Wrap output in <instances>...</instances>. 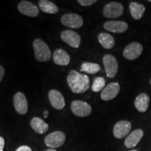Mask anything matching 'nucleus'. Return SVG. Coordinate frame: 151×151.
<instances>
[{
	"label": "nucleus",
	"mask_w": 151,
	"mask_h": 151,
	"mask_svg": "<svg viewBox=\"0 0 151 151\" xmlns=\"http://www.w3.org/2000/svg\"><path fill=\"white\" fill-rule=\"evenodd\" d=\"M97 0H78L77 2L83 6H89L97 2Z\"/></svg>",
	"instance_id": "393cba45"
},
{
	"label": "nucleus",
	"mask_w": 151,
	"mask_h": 151,
	"mask_svg": "<svg viewBox=\"0 0 151 151\" xmlns=\"http://www.w3.org/2000/svg\"><path fill=\"white\" fill-rule=\"evenodd\" d=\"M46 151H57L55 149H53V148H49V149H47Z\"/></svg>",
	"instance_id": "c85d7f7f"
},
{
	"label": "nucleus",
	"mask_w": 151,
	"mask_h": 151,
	"mask_svg": "<svg viewBox=\"0 0 151 151\" xmlns=\"http://www.w3.org/2000/svg\"><path fill=\"white\" fill-rule=\"evenodd\" d=\"M5 73V70L4 68L2 66L0 65V83L2 81V79L4 78V76Z\"/></svg>",
	"instance_id": "bb28decb"
},
{
	"label": "nucleus",
	"mask_w": 151,
	"mask_h": 151,
	"mask_svg": "<svg viewBox=\"0 0 151 151\" xmlns=\"http://www.w3.org/2000/svg\"><path fill=\"white\" fill-rule=\"evenodd\" d=\"M129 151H138L137 150H135V149H133V150H129Z\"/></svg>",
	"instance_id": "7c9ffc66"
},
{
	"label": "nucleus",
	"mask_w": 151,
	"mask_h": 151,
	"mask_svg": "<svg viewBox=\"0 0 151 151\" xmlns=\"http://www.w3.org/2000/svg\"><path fill=\"white\" fill-rule=\"evenodd\" d=\"M61 39L64 42L67 43L69 46L73 48H77L80 46L81 38L78 33L71 29L64 30L60 35Z\"/></svg>",
	"instance_id": "6e6552de"
},
{
	"label": "nucleus",
	"mask_w": 151,
	"mask_h": 151,
	"mask_svg": "<svg viewBox=\"0 0 151 151\" xmlns=\"http://www.w3.org/2000/svg\"><path fill=\"white\" fill-rule=\"evenodd\" d=\"M5 146V141L3 137H0V151H4Z\"/></svg>",
	"instance_id": "cd10ccee"
},
{
	"label": "nucleus",
	"mask_w": 151,
	"mask_h": 151,
	"mask_svg": "<svg viewBox=\"0 0 151 151\" xmlns=\"http://www.w3.org/2000/svg\"><path fill=\"white\" fill-rule=\"evenodd\" d=\"M65 141V134L62 131H55L46 136L44 139V143L47 147L55 149L62 146Z\"/></svg>",
	"instance_id": "7ed1b4c3"
},
{
	"label": "nucleus",
	"mask_w": 151,
	"mask_h": 151,
	"mask_svg": "<svg viewBox=\"0 0 151 151\" xmlns=\"http://www.w3.org/2000/svg\"><path fill=\"white\" fill-rule=\"evenodd\" d=\"M143 135H144V132L142 129H137L134 130L126 137L124 142V146L127 148H134L140 142Z\"/></svg>",
	"instance_id": "2eb2a0df"
},
{
	"label": "nucleus",
	"mask_w": 151,
	"mask_h": 151,
	"mask_svg": "<svg viewBox=\"0 0 151 151\" xmlns=\"http://www.w3.org/2000/svg\"><path fill=\"white\" fill-rule=\"evenodd\" d=\"M100 70H101V67L97 63L83 62L81 65V71L89 73V74H95V73L99 72Z\"/></svg>",
	"instance_id": "5701e85b"
},
{
	"label": "nucleus",
	"mask_w": 151,
	"mask_h": 151,
	"mask_svg": "<svg viewBox=\"0 0 151 151\" xmlns=\"http://www.w3.org/2000/svg\"><path fill=\"white\" fill-rule=\"evenodd\" d=\"M143 46L138 42H132L128 44L123 50L124 58L128 60H134L141 55L143 52Z\"/></svg>",
	"instance_id": "1a4fd4ad"
},
{
	"label": "nucleus",
	"mask_w": 151,
	"mask_h": 151,
	"mask_svg": "<svg viewBox=\"0 0 151 151\" xmlns=\"http://www.w3.org/2000/svg\"><path fill=\"white\" fill-rule=\"evenodd\" d=\"M120 90V86L118 83H111L106 86L101 92V98L104 101H110L116 98Z\"/></svg>",
	"instance_id": "4468645a"
},
{
	"label": "nucleus",
	"mask_w": 151,
	"mask_h": 151,
	"mask_svg": "<svg viewBox=\"0 0 151 151\" xmlns=\"http://www.w3.org/2000/svg\"><path fill=\"white\" fill-rule=\"evenodd\" d=\"M61 22L66 27L78 29L83 24V18L76 14H66L61 17Z\"/></svg>",
	"instance_id": "0eeeda50"
},
{
	"label": "nucleus",
	"mask_w": 151,
	"mask_h": 151,
	"mask_svg": "<svg viewBox=\"0 0 151 151\" xmlns=\"http://www.w3.org/2000/svg\"><path fill=\"white\" fill-rule=\"evenodd\" d=\"M98 41L105 49H111L115 45L114 38L106 32H101L98 35Z\"/></svg>",
	"instance_id": "4be33fe9"
},
{
	"label": "nucleus",
	"mask_w": 151,
	"mask_h": 151,
	"mask_svg": "<svg viewBox=\"0 0 151 151\" xmlns=\"http://www.w3.org/2000/svg\"><path fill=\"white\" fill-rule=\"evenodd\" d=\"M132 129L131 122L127 120H120L115 124L113 133L116 139H121L126 137Z\"/></svg>",
	"instance_id": "9d476101"
},
{
	"label": "nucleus",
	"mask_w": 151,
	"mask_h": 151,
	"mask_svg": "<svg viewBox=\"0 0 151 151\" xmlns=\"http://www.w3.org/2000/svg\"><path fill=\"white\" fill-rule=\"evenodd\" d=\"M104 28L113 33H123L128 29V24L124 21H107L104 24Z\"/></svg>",
	"instance_id": "dca6fc26"
},
{
	"label": "nucleus",
	"mask_w": 151,
	"mask_h": 151,
	"mask_svg": "<svg viewBox=\"0 0 151 151\" xmlns=\"http://www.w3.org/2000/svg\"><path fill=\"white\" fill-rule=\"evenodd\" d=\"M105 84L106 81L103 77H97V78L94 79L93 84H92V91H94V92L101 91V90H103L105 88Z\"/></svg>",
	"instance_id": "b1692460"
},
{
	"label": "nucleus",
	"mask_w": 151,
	"mask_h": 151,
	"mask_svg": "<svg viewBox=\"0 0 151 151\" xmlns=\"http://www.w3.org/2000/svg\"><path fill=\"white\" fill-rule=\"evenodd\" d=\"M124 7L120 3L113 1L106 4L103 9V15L107 18H117L121 16Z\"/></svg>",
	"instance_id": "423d86ee"
},
{
	"label": "nucleus",
	"mask_w": 151,
	"mask_h": 151,
	"mask_svg": "<svg viewBox=\"0 0 151 151\" xmlns=\"http://www.w3.org/2000/svg\"><path fill=\"white\" fill-rule=\"evenodd\" d=\"M14 106L16 112L20 115H25L28 111V102L26 96L22 92H18L14 94Z\"/></svg>",
	"instance_id": "9b49d317"
},
{
	"label": "nucleus",
	"mask_w": 151,
	"mask_h": 151,
	"mask_svg": "<svg viewBox=\"0 0 151 151\" xmlns=\"http://www.w3.org/2000/svg\"><path fill=\"white\" fill-rule=\"evenodd\" d=\"M146 8L142 4L132 2L129 4V11L132 18L134 20H140L143 16Z\"/></svg>",
	"instance_id": "aec40b11"
},
{
	"label": "nucleus",
	"mask_w": 151,
	"mask_h": 151,
	"mask_svg": "<svg viewBox=\"0 0 151 151\" xmlns=\"http://www.w3.org/2000/svg\"><path fill=\"white\" fill-rule=\"evenodd\" d=\"M71 111L76 116L84 118L90 116L92 113V107L89 104L81 100H74L71 104Z\"/></svg>",
	"instance_id": "20e7f679"
},
{
	"label": "nucleus",
	"mask_w": 151,
	"mask_h": 151,
	"mask_svg": "<svg viewBox=\"0 0 151 151\" xmlns=\"http://www.w3.org/2000/svg\"><path fill=\"white\" fill-rule=\"evenodd\" d=\"M16 151H32V148L29 146H24H24L18 147L16 150Z\"/></svg>",
	"instance_id": "a878e982"
},
{
	"label": "nucleus",
	"mask_w": 151,
	"mask_h": 151,
	"mask_svg": "<svg viewBox=\"0 0 151 151\" xmlns=\"http://www.w3.org/2000/svg\"><path fill=\"white\" fill-rule=\"evenodd\" d=\"M103 64L107 76L110 78H114L118 70V63L116 58L112 55H105L103 58Z\"/></svg>",
	"instance_id": "39448f33"
},
{
	"label": "nucleus",
	"mask_w": 151,
	"mask_h": 151,
	"mask_svg": "<svg viewBox=\"0 0 151 151\" xmlns=\"http://www.w3.org/2000/svg\"><path fill=\"white\" fill-rule=\"evenodd\" d=\"M39 7L43 12L49 14H55L59 11V8L55 4L48 0H40L39 1Z\"/></svg>",
	"instance_id": "412c9836"
},
{
	"label": "nucleus",
	"mask_w": 151,
	"mask_h": 151,
	"mask_svg": "<svg viewBox=\"0 0 151 151\" xmlns=\"http://www.w3.org/2000/svg\"><path fill=\"white\" fill-rule=\"evenodd\" d=\"M148 1H150V2H151V0H148Z\"/></svg>",
	"instance_id": "473e14b6"
},
{
	"label": "nucleus",
	"mask_w": 151,
	"mask_h": 151,
	"mask_svg": "<svg viewBox=\"0 0 151 151\" xmlns=\"http://www.w3.org/2000/svg\"><path fill=\"white\" fill-rule=\"evenodd\" d=\"M18 11L24 16L35 18L39 14V9L35 4L29 1H21L18 5Z\"/></svg>",
	"instance_id": "f8f14e48"
},
{
	"label": "nucleus",
	"mask_w": 151,
	"mask_h": 151,
	"mask_svg": "<svg viewBox=\"0 0 151 151\" xmlns=\"http://www.w3.org/2000/svg\"><path fill=\"white\" fill-rule=\"evenodd\" d=\"M52 58L55 64L60 66H67L71 60L69 53L62 48H58L55 50Z\"/></svg>",
	"instance_id": "f3484780"
},
{
	"label": "nucleus",
	"mask_w": 151,
	"mask_h": 151,
	"mask_svg": "<svg viewBox=\"0 0 151 151\" xmlns=\"http://www.w3.org/2000/svg\"><path fill=\"white\" fill-rule=\"evenodd\" d=\"M48 111H45V113H44V118H46L47 117V115H48Z\"/></svg>",
	"instance_id": "c756f323"
},
{
	"label": "nucleus",
	"mask_w": 151,
	"mask_h": 151,
	"mask_svg": "<svg viewBox=\"0 0 151 151\" xmlns=\"http://www.w3.org/2000/svg\"><path fill=\"white\" fill-rule=\"evenodd\" d=\"M30 126L36 133L42 134L46 133L49 129V125L43 119L39 117H34L30 121Z\"/></svg>",
	"instance_id": "a211bd4d"
},
{
	"label": "nucleus",
	"mask_w": 151,
	"mask_h": 151,
	"mask_svg": "<svg viewBox=\"0 0 151 151\" xmlns=\"http://www.w3.org/2000/svg\"><path fill=\"white\" fill-rule=\"evenodd\" d=\"M150 86H151V79H150Z\"/></svg>",
	"instance_id": "2f4dec72"
},
{
	"label": "nucleus",
	"mask_w": 151,
	"mask_h": 151,
	"mask_svg": "<svg viewBox=\"0 0 151 151\" xmlns=\"http://www.w3.org/2000/svg\"><path fill=\"white\" fill-rule=\"evenodd\" d=\"M33 48L35 59L39 62H47L51 58V51L47 43L41 39H36L33 41Z\"/></svg>",
	"instance_id": "f03ea898"
},
{
	"label": "nucleus",
	"mask_w": 151,
	"mask_h": 151,
	"mask_svg": "<svg viewBox=\"0 0 151 151\" xmlns=\"http://www.w3.org/2000/svg\"><path fill=\"white\" fill-rule=\"evenodd\" d=\"M48 99L50 104L56 110H62L65 106V97L58 90H50L48 92Z\"/></svg>",
	"instance_id": "ddd939ff"
},
{
	"label": "nucleus",
	"mask_w": 151,
	"mask_h": 151,
	"mask_svg": "<svg viewBox=\"0 0 151 151\" xmlns=\"http://www.w3.org/2000/svg\"><path fill=\"white\" fill-rule=\"evenodd\" d=\"M67 81L68 86L73 93H84L90 88L89 77L75 70L69 72Z\"/></svg>",
	"instance_id": "f257e3e1"
},
{
	"label": "nucleus",
	"mask_w": 151,
	"mask_h": 151,
	"mask_svg": "<svg viewBox=\"0 0 151 151\" xmlns=\"http://www.w3.org/2000/svg\"><path fill=\"white\" fill-rule=\"evenodd\" d=\"M150 97L146 93H141L138 95L134 101V106L140 113L146 112L148 109Z\"/></svg>",
	"instance_id": "6ab92c4d"
}]
</instances>
